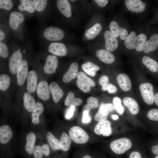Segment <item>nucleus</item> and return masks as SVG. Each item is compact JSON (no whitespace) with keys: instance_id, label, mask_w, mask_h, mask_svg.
I'll list each match as a JSON object with an SVG mask.
<instances>
[{"instance_id":"obj_1","label":"nucleus","mask_w":158,"mask_h":158,"mask_svg":"<svg viewBox=\"0 0 158 158\" xmlns=\"http://www.w3.org/2000/svg\"><path fill=\"white\" fill-rule=\"evenodd\" d=\"M132 145V142L129 139L124 138L113 141L110 146L114 152L117 154H121L130 149Z\"/></svg>"},{"instance_id":"obj_2","label":"nucleus","mask_w":158,"mask_h":158,"mask_svg":"<svg viewBox=\"0 0 158 158\" xmlns=\"http://www.w3.org/2000/svg\"><path fill=\"white\" fill-rule=\"evenodd\" d=\"M68 134L71 139L77 144L85 143L89 139V136L85 131L77 126L72 127L69 130Z\"/></svg>"},{"instance_id":"obj_3","label":"nucleus","mask_w":158,"mask_h":158,"mask_svg":"<svg viewBox=\"0 0 158 158\" xmlns=\"http://www.w3.org/2000/svg\"><path fill=\"white\" fill-rule=\"evenodd\" d=\"M76 84L79 89L83 92L87 93L91 90V87L95 85V82L90 78L81 72L78 73Z\"/></svg>"},{"instance_id":"obj_4","label":"nucleus","mask_w":158,"mask_h":158,"mask_svg":"<svg viewBox=\"0 0 158 158\" xmlns=\"http://www.w3.org/2000/svg\"><path fill=\"white\" fill-rule=\"evenodd\" d=\"M139 89L142 99L146 104L152 105L154 102V95L152 84L146 83L140 84Z\"/></svg>"},{"instance_id":"obj_5","label":"nucleus","mask_w":158,"mask_h":158,"mask_svg":"<svg viewBox=\"0 0 158 158\" xmlns=\"http://www.w3.org/2000/svg\"><path fill=\"white\" fill-rule=\"evenodd\" d=\"M43 35L46 39L49 40L56 41L63 39L65 34L61 29L56 27H50L45 29Z\"/></svg>"},{"instance_id":"obj_6","label":"nucleus","mask_w":158,"mask_h":158,"mask_svg":"<svg viewBox=\"0 0 158 158\" xmlns=\"http://www.w3.org/2000/svg\"><path fill=\"white\" fill-rule=\"evenodd\" d=\"M22 55L20 51L17 50L13 52L9 60V66L10 72L16 74L18 67L22 61Z\"/></svg>"},{"instance_id":"obj_7","label":"nucleus","mask_w":158,"mask_h":158,"mask_svg":"<svg viewBox=\"0 0 158 158\" xmlns=\"http://www.w3.org/2000/svg\"><path fill=\"white\" fill-rule=\"evenodd\" d=\"M94 131L98 135H102L104 136H110L112 133L110 122L107 120L99 121L95 128Z\"/></svg>"},{"instance_id":"obj_8","label":"nucleus","mask_w":158,"mask_h":158,"mask_svg":"<svg viewBox=\"0 0 158 158\" xmlns=\"http://www.w3.org/2000/svg\"><path fill=\"white\" fill-rule=\"evenodd\" d=\"M28 69L27 61L22 60L18 68L17 73V80L18 85H23L27 77Z\"/></svg>"},{"instance_id":"obj_9","label":"nucleus","mask_w":158,"mask_h":158,"mask_svg":"<svg viewBox=\"0 0 158 158\" xmlns=\"http://www.w3.org/2000/svg\"><path fill=\"white\" fill-rule=\"evenodd\" d=\"M49 86L46 81H42L38 85L37 93L38 97L43 100L48 99L50 96Z\"/></svg>"},{"instance_id":"obj_10","label":"nucleus","mask_w":158,"mask_h":158,"mask_svg":"<svg viewBox=\"0 0 158 158\" xmlns=\"http://www.w3.org/2000/svg\"><path fill=\"white\" fill-rule=\"evenodd\" d=\"M58 66V61L56 56L49 55L47 57L44 68L45 73L51 74L54 73Z\"/></svg>"},{"instance_id":"obj_11","label":"nucleus","mask_w":158,"mask_h":158,"mask_svg":"<svg viewBox=\"0 0 158 158\" xmlns=\"http://www.w3.org/2000/svg\"><path fill=\"white\" fill-rule=\"evenodd\" d=\"M125 5L129 11L134 12L141 13L143 12L145 8L146 4L140 0H126Z\"/></svg>"},{"instance_id":"obj_12","label":"nucleus","mask_w":158,"mask_h":158,"mask_svg":"<svg viewBox=\"0 0 158 158\" xmlns=\"http://www.w3.org/2000/svg\"><path fill=\"white\" fill-rule=\"evenodd\" d=\"M105 40V47L106 49L112 51L116 49L118 46L117 39L115 37L111 31H106L104 34Z\"/></svg>"},{"instance_id":"obj_13","label":"nucleus","mask_w":158,"mask_h":158,"mask_svg":"<svg viewBox=\"0 0 158 158\" xmlns=\"http://www.w3.org/2000/svg\"><path fill=\"white\" fill-rule=\"evenodd\" d=\"M38 75L34 70L30 71L27 77V90L29 93L35 92L37 87Z\"/></svg>"},{"instance_id":"obj_14","label":"nucleus","mask_w":158,"mask_h":158,"mask_svg":"<svg viewBox=\"0 0 158 158\" xmlns=\"http://www.w3.org/2000/svg\"><path fill=\"white\" fill-rule=\"evenodd\" d=\"M50 53L57 56H64L67 53V49L63 43L59 42L51 43L48 47Z\"/></svg>"},{"instance_id":"obj_15","label":"nucleus","mask_w":158,"mask_h":158,"mask_svg":"<svg viewBox=\"0 0 158 158\" xmlns=\"http://www.w3.org/2000/svg\"><path fill=\"white\" fill-rule=\"evenodd\" d=\"M24 20V16L22 13L15 11L12 12L9 18V24L11 28L13 30L16 29Z\"/></svg>"},{"instance_id":"obj_16","label":"nucleus","mask_w":158,"mask_h":158,"mask_svg":"<svg viewBox=\"0 0 158 158\" xmlns=\"http://www.w3.org/2000/svg\"><path fill=\"white\" fill-rule=\"evenodd\" d=\"M158 47V33L153 35L150 40L145 41L143 49V52L148 53L155 51Z\"/></svg>"},{"instance_id":"obj_17","label":"nucleus","mask_w":158,"mask_h":158,"mask_svg":"<svg viewBox=\"0 0 158 158\" xmlns=\"http://www.w3.org/2000/svg\"><path fill=\"white\" fill-rule=\"evenodd\" d=\"M78 64L76 62L72 63L69 66L67 72L63 77V81L65 83H68L74 79L78 74Z\"/></svg>"},{"instance_id":"obj_18","label":"nucleus","mask_w":158,"mask_h":158,"mask_svg":"<svg viewBox=\"0 0 158 158\" xmlns=\"http://www.w3.org/2000/svg\"><path fill=\"white\" fill-rule=\"evenodd\" d=\"M96 54L100 60L105 63H111L115 61V58L114 55L105 49H101L97 50Z\"/></svg>"},{"instance_id":"obj_19","label":"nucleus","mask_w":158,"mask_h":158,"mask_svg":"<svg viewBox=\"0 0 158 158\" xmlns=\"http://www.w3.org/2000/svg\"><path fill=\"white\" fill-rule=\"evenodd\" d=\"M49 86L54 101L57 103L62 97L63 92L59 85L55 82H51Z\"/></svg>"},{"instance_id":"obj_20","label":"nucleus","mask_w":158,"mask_h":158,"mask_svg":"<svg viewBox=\"0 0 158 158\" xmlns=\"http://www.w3.org/2000/svg\"><path fill=\"white\" fill-rule=\"evenodd\" d=\"M57 7L61 13L65 17L69 18L71 16V4L67 0H58L56 1Z\"/></svg>"},{"instance_id":"obj_21","label":"nucleus","mask_w":158,"mask_h":158,"mask_svg":"<svg viewBox=\"0 0 158 158\" xmlns=\"http://www.w3.org/2000/svg\"><path fill=\"white\" fill-rule=\"evenodd\" d=\"M13 136V132L10 127L7 125H4L0 127V142L2 144L8 142Z\"/></svg>"},{"instance_id":"obj_22","label":"nucleus","mask_w":158,"mask_h":158,"mask_svg":"<svg viewBox=\"0 0 158 158\" xmlns=\"http://www.w3.org/2000/svg\"><path fill=\"white\" fill-rule=\"evenodd\" d=\"M117 80L120 88L123 91H128L131 88V83L128 76L125 73H121L117 76Z\"/></svg>"},{"instance_id":"obj_23","label":"nucleus","mask_w":158,"mask_h":158,"mask_svg":"<svg viewBox=\"0 0 158 158\" xmlns=\"http://www.w3.org/2000/svg\"><path fill=\"white\" fill-rule=\"evenodd\" d=\"M123 102L131 114L135 115L138 113V105L134 99L129 97H125L123 99Z\"/></svg>"},{"instance_id":"obj_24","label":"nucleus","mask_w":158,"mask_h":158,"mask_svg":"<svg viewBox=\"0 0 158 158\" xmlns=\"http://www.w3.org/2000/svg\"><path fill=\"white\" fill-rule=\"evenodd\" d=\"M26 143L25 149L26 152L30 155H32L36 136L33 132L29 133L26 136Z\"/></svg>"},{"instance_id":"obj_25","label":"nucleus","mask_w":158,"mask_h":158,"mask_svg":"<svg viewBox=\"0 0 158 158\" xmlns=\"http://www.w3.org/2000/svg\"><path fill=\"white\" fill-rule=\"evenodd\" d=\"M24 106L25 109L28 111H32L35 104L34 98L29 93L25 92L23 97Z\"/></svg>"},{"instance_id":"obj_26","label":"nucleus","mask_w":158,"mask_h":158,"mask_svg":"<svg viewBox=\"0 0 158 158\" xmlns=\"http://www.w3.org/2000/svg\"><path fill=\"white\" fill-rule=\"evenodd\" d=\"M44 109V107L42 103L37 102L36 103L31 115L32 122L33 123L37 124L40 123L39 116Z\"/></svg>"},{"instance_id":"obj_27","label":"nucleus","mask_w":158,"mask_h":158,"mask_svg":"<svg viewBox=\"0 0 158 158\" xmlns=\"http://www.w3.org/2000/svg\"><path fill=\"white\" fill-rule=\"evenodd\" d=\"M82 103L83 101L81 99L75 97L74 93L70 92L68 93L65 100L64 104L66 106L75 107L80 105Z\"/></svg>"},{"instance_id":"obj_28","label":"nucleus","mask_w":158,"mask_h":158,"mask_svg":"<svg viewBox=\"0 0 158 158\" xmlns=\"http://www.w3.org/2000/svg\"><path fill=\"white\" fill-rule=\"evenodd\" d=\"M102 28V26L100 23H96L86 31L85 33V37L88 40L93 39L99 34Z\"/></svg>"},{"instance_id":"obj_29","label":"nucleus","mask_w":158,"mask_h":158,"mask_svg":"<svg viewBox=\"0 0 158 158\" xmlns=\"http://www.w3.org/2000/svg\"><path fill=\"white\" fill-rule=\"evenodd\" d=\"M21 4L18 8L20 11H27L30 13H33L35 9V5L33 1L29 0H20Z\"/></svg>"},{"instance_id":"obj_30","label":"nucleus","mask_w":158,"mask_h":158,"mask_svg":"<svg viewBox=\"0 0 158 158\" xmlns=\"http://www.w3.org/2000/svg\"><path fill=\"white\" fill-rule=\"evenodd\" d=\"M47 139L51 149L56 150L61 149L60 140L56 138L50 132H48Z\"/></svg>"},{"instance_id":"obj_31","label":"nucleus","mask_w":158,"mask_h":158,"mask_svg":"<svg viewBox=\"0 0 158 158\" xmlns=\"http://www.w3.org/2000/svg\"><path fill=\"white\" fill-rule=\"evenodd\" d=\"M143 64L151 71L157 72L158 71V63L151 58L144 56L142 59Z\"/></svg>"},{"instance_id":"obj_32","label":"nucleus","mask_w":158,"mask_h":158,"mask_svg":"<svg viewBox=\"0 0 158 158\" xmlns=\"http://www.w3.org/2000/svg\"><path fill=\"white\" fill-rule=\"evenodd\" d=\"M82 67L84 72L92 77L95 75L96 71L99 69L98 66L90 62H87L83 63Z\"/></svg>"},{"instance_id":"obj_33","label":"nucleus","mask_w":158,"mask_h":158,"mask_svg":"<svg viewBox=\"0 0 158 158\" xmlns=\"http://www.w3.org/2000/svg\"><path fill=\"white\" fill-rule=\"evenodd\" d=\"M109 112V111L104 106L103 103H102L98 111L94 116V119L98 121L106 120Z\"/></svg>"},{"instance_id":"obj_34","label":"nucleus","mask_w":158,"mask_h":158,"mask_svg":"<svg viewBox=\"0 0 158 158\" xmlns=\"http://www.w3.org/2000/svg\"><path fill=\"white\" fill-rule=\"evenodd\" d=\"M71 139L69 135L65 132L62 133L60 140L61 149L64 151H67L70 149Z\"/></svg>"},{"instance_id":"obj_35","label":"nucleus","mask_w":158,"mask_h":158,"mask_svg":"<svg viewBox=\"0 0 158 158\" xmlns=\"http://www.w3.org/2000/svg\"><path fill=\"white\" fill-rule=\"evenodd\" d=\"M137 36L134 31H131L127 36L124 41V44L126 47L129 49L135 48V44Z\"/></svg>"},{"instance_id":"obj_36","label":"nucleus","mask_w":158,"mask_h":158,"mask_svg":"<svg viewBox=\"0 0 158 158\" xmlns=\"http://www.w3.org/2000/svg\"><path fill=\"white\" fill-rule=\"evenodd\" d=\"M87 104L83 107V112L87 111L89 112L90 110L93 108L97 107L99 105L98 99L92 96L89 97L87 99Z\"/></svg>"},{"instance_id":"obj_37","label":"nucleus","mask_w":158,"mask_h":158,"mask_svg":"<svg viewBox=\"0 0 158 158\" xmlns=\"http://www.w3.org/2000/svg\"><path fill=\"white\" fill-rule=\"evenodd\" d=\"M146 39V36L143 33L140 34L137 36L135 48L137 51L140 52L143 50Z\"/></svg>"},{"instance_id":"obj_38","label":"nucleus","mask_w":158,"mask_h":158,"mask_svg":"<svg viewBox=\"0 0 158 158\" xmlns=\"http://www.w3.org/2000/svg\"><path fill=\"white\" fill-rule=\"evenodd\" d=\"M11 80L10 77L5 74H2L0 75V89L4 91L8 88Z\"/></svg>"},{"instance_id":"obj_39","label":"nucleus","mask_w":158,"mask_h":158,"mask_svg":"<svg viewBox=\"0 0 158 158\" xmlns=\"http://www.w3.org/2000/svg\"><path fill=\"white\" fill-rule=\"evenodd\" d=\"M121 28L115 21H111L109 25V28L111 32L115 38L117 37L119 35Z\"/></svg>"},{"instance_id":"obj_40","label":"nucleus","mask_w":158,"mask_h":158,"mask_svg":"<svg viewBox=\"0 0 158 158\" xmlns=\"http://www.w3.org/2000/svg\"><path fill=\"white\" fill-rule=\"evenodd\" d=\"M33 1L35 9L39 12H42L44 10L47 2V0H34Z\"/></svg>"},{"instance_id":"obj_41","label":"nucleus","mask_w":158,"mask_h":158,"mask_svg":"<svg viewBox=\"0 0 158 158\" xmlns=\"http://www.w3.org/2000/svg\"><path fill=\"white\" fill-rule=\"evenodd\" d=\"M114 106L118 113L122 114L123 112L124 108L121 104L120 99L118 97H114L113 100Z\"/></svg>"},{"instance_id":"obj_42","label":"nucleus","mask_w":158,"mask_h":158,"mask_svg":"<svg viewBox=\"0 0 158 158\" xmlns=\"http://www.w3.org/2000/svg\"><path fill=\"white\" fill-rule=\"evenodd\" d=\"M13 6V3L10 0H0V8L10 10Z\"/></svg>"},{"instance_id":"obj_43","label":"nucleus","mask_w":158,"mask_h":158,"mask_svg":"<svg viewBox=\"0 0 158 158\" xmlns=\"http://www.w3.org/2000/svg\"><path fill=\"white\" fill-rule=\"evenodd\" d=\"M147 117L150 120L158 121V109H153L147 113Z\"/></svg>"},{"instance_id":"obj_44","label":"nucleus","mask_w":158,"mask_h":158,"mask_svg":"<svg viewBox=\"0 0 158 158\" xmlns=\"http://www.w3.org/2000/svg\"><path fill=\"white\" fill-rule=\"evenodd\" d=\"M32 155L34 158H42L44 155L42 146L37 145L34 147Z\"/></svg>"},{"instance_id":"obj_45","label":"nucleus","mask_w":158,"mask_h":158,"mask_svg":"<svg viewBox=\"0 0 158 158\" xmlns=\"http://www.w3.org/2000/svg\"><path fill=\"white\" fill-rule=\"evenodd\" d=\"M8 54V50L6 45L2 42H0V56L4 58H6Z\"/></svg>"},{"instance_id":"obj_46","label":"nucleus","mask_w":158,"mask_h":158,"mask_svg":"<svg viewBox=\"0 0 158 158\" xmlns=\"http://www.w3.org/2000/svg\"><path fill=\"white\" fill-rule=\"evenodd\" d=\"M91 120V117L89 114V113L87 111L83 112L82 117V122L84 123H89Z\"/></svg>"},{"instance_id":"obj_47","label":"nucleus","mask_w":158,"mask_h":158,"mask_svg":"<svg viewBox=\"0 0 158 158\" xmlns=\"http://www.w3.org/2000/svg\"><path fill=\"white\" fill-rule=\"evenodd\" d=\"M75 110V107L73 106H70V108L67 111L66 115V119H69L73 116Z\"/></svg>"},{"instance_id":"obj_48","label":"nucleus","mask_w":158,"mask_h":158,"mask_svg":"<svg viewBox=\"0 0 158 158\" xmlns=\"http://www.w3.org/2000/svg\"><path fill=\"white\" fill-rule=\"evenodd\" d=\"M128 32L126 29L124 28H121L119 36L120 39L122 40H125L128 36Z\"/></svg>"},{"instance_id":"obj_49","label":"nucleus","mask_w":158,"mask_h":158,"mask_svg":"<svg viewBox=\"0 0 158 158\" xmlns=\"http://www.w3.org/2000/svg\"><path fill=\"white\" fill-rule=\"evenodd\" d=\"M44 155L47 157L50 154L49 147L48 145L44 144L42 146Z\"/></svg>"},{"instance_id":"obj_50","label":"nucleus","mask_w":158,"mask_h":158,"mask_svg":"<svg viewBox=\"0 0 158 158\" xmlns=\"http://www.w3.org/2000/svg\"><path fill=\"white\" fill-rule=\"evenodd\" d=\"M109 79L106 75H103L99 79V83L102 86L108 84Z\"/></svg>"},{"instance_id":"obj_51","label":"nucleus","mask_w":158,"mask_h":158,"mask_svg":"<svg viewBox=\"0 0 158 158\" xmlns=\"http://www.w3.org/2000/svg\"><path fill=\"white\" fill-rule=\"evenodd\" d=\"M109 93H113L115 92L117 90L116 87L113 85L109 83L107 90Z\"/></svg>"},{"instance_id":"obj_52","label":"nucleus","mask_w":158,"mask_h":158,"mask_svg":"<svg viewBox=\"0 0 158 158\" xmlns=\"http://www.w3.org/2000/svg\"><path fill=\"white\" fill-rule=\"evenodd\" d=\"M95 1L99 6L102 7H104L108 3L107 0H95Z\"/></svg>"},{"instance_id":"obj_53","label":"nucleus","mask_w":158,"mask_h":158,"mask_svg":"<svg viewBox=\"0 0 158 158\" xmlns=\"http://www.w3.org/2000/svg\"><path fill=\"white\" fill-rule=\"evenodd\" d=\"M129 158H142L140 153L137 151L132 152L130 154Z\"/></svg>"},{"instance_id":"obj_54","label":"nucleus","mask_w":158,"mask_h":158,"mask_svg":"<svg viewBox=\"0 0 158 158\" xmlns=\"http://www.w3.org/2000/svg\"><path fill=\"white\" fill-rule=\"evenodd\" d=\"M152 150L154 154L158 155V144L153 146L152 147Z\"/></svg>"},{"instance_id":"obj_55","label":"nucleus","mask_w":158,"mask_h":158,"mask_svg":"<svg viewBox=\"0 0 158 158\" xmlns=\"http://www.w3.org/2000/svg\"><path fill=\"white\" fill-rule=\"evenodd\" d=\"M5 37V35L4 32L0 30V40L1 41L4 40Z\"/></svg>"},{"instance_id":"obj_56","label":"nucleus","mask_w":158,"mask_h":158,"mask_svg":"<svg viewBox=\"0 0 158 158\" xmlns=\"http://www.w3.org/2000/svg\"><path fill=\"white\" fill-rule=\"evenodd\" d=\"M154 102L155 104L158 106V92L154 95Z\"/></svg>"},{"instance_id":"obj_57","label":"nucleus","mask_w":158,"mask_h":158,"mask_svg":"<svg viewBox=\"0 0 158 158\" xmlns=\"http://www.w3.org/2000/svg\"><path fill=\"white\" fill-rule=\"evenodd\" d=\"M108 83L102 86V88L103 90L105 91L107 90Z\"/></svg>"},{"instance_id":"obj_58","label":"nucleus","mask_w":158,"mask_h":158,"mask_svg":"<svg viewBox=\"0 0 158 158\" xmlns=\"http://www.w3.org/2000/svg\"><path fill=\"white\" fill-rule=\"evenodd\" d=\"M112 118L113 120H116L118 118V117L117 115H113L112 116Z\"/></svg>"},{"instance_id":"obj_59","label":"nucleus","mask_w":158,"mask_h":158,"mask_svg":"<svg viewBox=\"0 0 158 158\" xmlns=\"http://www.w3.org/2000/svg\"><path fill=\"white\" fill-rule=\"evenodd\" d=\"M82 158H92L90 155H86L84 156Z\"/></svg>"},{"instance_id":"obj_60","label":"nucleus","mask_w":158,"mask_h":158,"mask_svg":"<svg viewBox=\"0 0 158 158\" xmlns=\"http://www.w3.org/2000/svg\"><path fill=\"white\" fill-rule=\"evenodd\" d=\"M155 158H158V155L156 156Z\"/></svg>"},{"instance_id":"obj_61","label":"nucleus","mask_w":158,"mask_h":158,"mask_svg":"<svg viewBox=\"0 0 158 158\" xmlns=\"http://www.w3.org/2000/svg\"><path fill=\"white\" fill-rule=\"evenodd\" d=\"M71 1H75V0H71Z\"/></svg>"}]
</instances>
